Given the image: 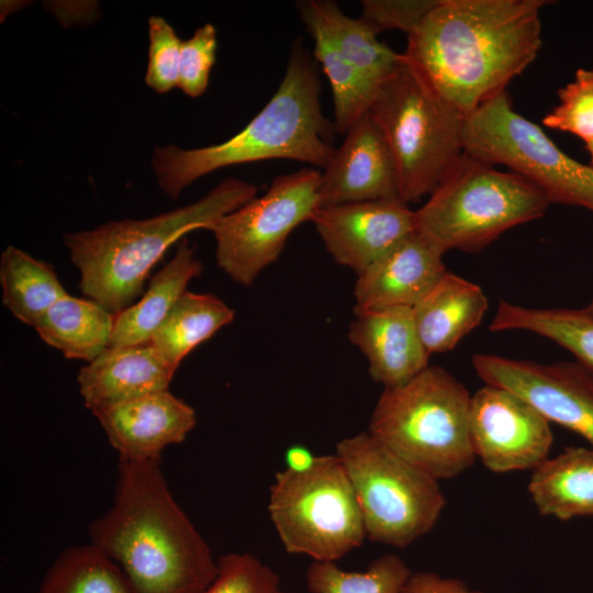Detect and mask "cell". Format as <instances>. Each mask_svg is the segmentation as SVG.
Listing matches in <instances>:
<instances>
[{"mask_svg":"<svg viewBox=\"0 0 593 593\" xmlns=\"http://www.w3.org/2000/svg\"><path fill=\"white\" fill-rule=\"evenodd\" d=\"M545 0H439L407 36L406 61L465 116L506 90L541 47Z\"/></svg>","mask_w":593,"mask_h":593,"instance_id":"cell-1","label":"cell"},{"mask_svg":"<svg viewBox=\"0 0 593 593\" xmlns=\"http://www.w3.org/2000/svg\"><path fill=\"white\" fill-rule=\"evenodd\" d=\"M160 463L119 457L113 505L89 526L90 542L137 593H202L217 561L172 496Z\"/></svg>","mask_w":593,"mask_h":593,"instance_id":"cell-2","label":"cell"},{"mask_svg":"<svg viewBox=\"0 0 593 593\" xmlns=\"http://www.w3.org/2000/svg\"><path fill=\"white\" fill-rule=\"evenodd\" d=\"M320 94L318 68L298 38L277 91L239 133L206 147H155L158 186L176 201L197 179L231 165L290 159L325 169L336 150V128L323 114Z\"/></svg>","mask_w":593,"mask_h":593,"instance_id":"cell-3","label":"cell"},{"mask_svg":"<svg viewBox=\"0 0 593 593\" xmlns=\"http://www.w3.org/2000/svg\"><path fill=\"white\" fill-rule=\"evenodd\" d=\"M257 187L226 178L198 201L144 220L108 222L67 233L64 244L80 272L81 292L113 315L133 304L166 250L191 231L211 227L257 194Z\"/></svg>","mask_w":593,"mask_h":593,"instance_id":"cell-4","label":"cell"},{"mask_svg":"<svg viewBox=\"0 0 593 593\" xmlns=\"http://www.w3.org/2000/svg\"><path fill=\"white\" fill-rule=\"evenodd\" d=\"M471 394L438 366H428L407 383L383 389L369 433L395 455L433 478L450 479L470 468Z\"/></svg>","mask_w":593,"mask_h":593,"instance_id":"cell-5","label":"cell"},{"mask_svg":"<svg viewBox=\"0 0 593 593\" xmlns=\"http://www.w3.org/2000/svg\"><path fill=\"white\" fill-rule=\"evenodd\" d=\"M550 201L534 183L468 153L415 213V228L444 253H477L505 231L541 217Z\"/></svg>","mask_w":593,"mask_h":593,"instance_id":"cell-6","label":"cell"},{"mask_svg":"<svg viewBox=\"0 0 593 593\" xmlns=\"http://www.w3.org/2000/svg\"><path fill=\"white\" fill-rule=\"evenodd\" d=\"M395 163L400 197L429 195L465 153L466 116L406 61L381 86L369 110Z\"/></svg>","mask_w":593,"mask_h":593,"instance_id":"cell-7","label":"cell"},{"mask_svg":"<svg viewBox=\"0 0 593 593\" xmlns=\"http://www.w3.org/2000/svg\"><path fill=\"white\" fill-rule=\"evenodd\" d=\"M335 455L355 490L369 540L404 548L435 526L446 505L437 479L369 432L342 439Z\"/></svg>","mask_w":593,"mask_h":593,"instance_id":"cell-8","label":"cell"},{"mask_svg":"<svg viewBox=\"0 0 593 593\" xmlns=\"http://www.w3.org/2000/svg\"><path fill=\"white\" fill-rule=\"evenodd\" d=\"M268 512L284 550L313 561L335 562L367 538L355 490L336 455L318 456L305 472H277Z\"/></svg>","mask_w":593,"mask_h":593,"instance_id":"cell-9","label":"cell"},{"mask_svg":"<svg viewBox=\"0 0 593 593\" xmlns=\"http://www.w3.org/2000/svg\"><path fill=\"white\" fill-rule=\"evenodd\" d=\"M462 143L466 153L504 165L537 186L550 203L593 213V167L568 156L540 126L517 113L506 90L466 116Z\"/></svg>","mask_w":593,"mask_h":593,"instance_id":"cell-10","label":"cell"},{"mask_svg":"<svg viewBox=\"0 0 593 593\" xmlns=\"http://www.w3.org/2000/svg\"><path fill=\"white\" fill-rule=\"evenodd\" d=\"M321 172L303 168L275 178L261 197L224 215L212 227L217 266L250 287L278 260L290 234L313 220L320 204Z\"/></svg>","mask_w":593,"mask_h":593,"instance_id":"cell-11","label":"cell"},{"mask_svg":"<svg viewBox=\"0 0 593 593\" xmlns=\"http://www.w3.org/2000/svg\"><path fill=\"white\" fill-rule=\"evenodd\" d=\"M472 367L485 384L518 394L549 423L577 433L593 448V377L580 363L475 354Z\"/></svg>","mask_w":593,"mask_h":593,"instance_id":"cell-12","label":"cell"},{"mask_svg":"<svg viewBox=\"0 0 593 593\" xmlns=\"http://www.w3.org/2000/svg\"><path fill=\"white\" fill-rule=\"evenodd\" d=\"M473 452L492 472L534 470L548 458L550 423L518 394L485 384L471 395Z\"/></svg>","mask_w":593,"mask_h":593,"instance_id":"cell-13","label":"cell"},{"mask_svg":"<svg viewBox=\"0 0 593 593\" xmlns=\"http://www.w3.org/2000/svg\"><path fill=\"white\" fill-rule=\"evenodd\" d=\"M312 222L333 259L356 275L416 231L415 213L401 200L321 206Z\"/></svg>","mask_w":593,"mask_h":593,"instance_id":"cell-14","label":"cell"},{"mask_svg":"<svg viewBox=\"0 0 593 593\" xmlns=\"http://www.w3.org/2000/svg\"><path fill=\"white\" fill-rule=\"evenodd\" d=\"M344 135L342 145L321 174V206L401 200L394 159L370 112Z\"/></svg>","mask_w":593,"mask_h":593,"instance_id":"cell-15","label":"cell"},{"mask_svg":"<svg viewBox=\"0 0 593 593\" xmlns=\"http://www.w3.org/2000/svg\"><path fill=\"white\" fill-rule=\"evenodd\" d=\"M119 457L158 459L197 424L194 409L169 390L149 393L93 414Z\"/></svg>","mask_w":593,"mask_h":593,"instance_id":"cell-16","label":"cell"},{"mask_svg":"<svg viewBox=\"0 0 593 593\" xmlns=\"http://www.w3.org/2000/svg\"><path fill=\"white\" fill-rule=\"evenodd\" d=\"M444 254L415 231L357 275L354 311L414 307L448 271Z\"/></svg>","mask_w":593,"mask_h":593,"instance_id":"cell-17","label":"cell"},{"mask_svg":"<svg viewBox=\"0 0 593 593\" xmlns=\"http://www.w3.org/2000/svg\"><path fill=\"white\" fill-rule=\"evenodd\" d=\"M348 339L368 359L371 379L384 389L407 383L429 366L412 307L355 311Z\"/></svg>","mask_w":593,"mask_h":593,"instance_id":"cell-18","label":"cell"},{"mask_svg":"<svg viewBox=\"0 0 593 593\" xmlns=\"http://www.w3.org/2000/svg\"><path fill=\"white\" fill-rule=\"evenodd\" d=\"M175 370L150 344L109 347L82 367L77 381L92 414L139 396L168 390Z\"/></svg>","mask_w":593,"mask_h":593,"instance_id":"cell-19","label":"cell"},{"mask_svg":"<svg viewBox=\"0 0 593 593\" xmlns=\"http://www.w3.org/2000/svg\"><path fill=\"white\" fill-rule=\"evenodd\" d=\"M488 306L480 286L447 271L412 307L426 351L433 355L454 349L482 322Z\"/></svg>","mask_w":593,"mask_h":593,"instance_id":"cell-20","label":"cell"},{"mask_svg":"<svg viewBox=\"0 0 593 593\" xmlns=\"http://www.w3.org/2000/svg\"><path fill=\"white\" fill-rule=\"evenodd\" d=\"M202 262L186 238L179 240L172 259L150 280L144 295L115 315L110 347L147 344L188 283L201 275Z\"/></svg>","mask_w":593,"mask_h":593,"instance_id":"cell-21","label":"cell"},{"mask_svg":"<svg viewBox=\"0 0 593 593\" xmlns=\"http://www.w3.org/2000/svg\"><path fill=\"white\" fill-rule=\"evenodd\" d=\"M528 492L539 514L567 521L593 515V448L568 447L533 470Z\"/></svg>","mask_w":593,"mask_h":593,"instance_id":"cell-22","label":"cell"},{"mask_svg":"<svg viewBox=\"0 0 593 593\" xmlns=\"http://www.w3.org/2000/svg\"><path fill=\"white\" fill-rule=\"evenodd\" d=\"M301 19L317 22L340 54L379 89L395 72L403 54L377 38V33L361 19L346 15L331 0L299 1Z\"/></svg>","mask_w":593,"mask_h":593,"instance_id":"cell-23","label":"cell"},{"mask_svg":"<svg viewBox=\"0 0 593 593\" xmlns=\"http://www.w3.org/2000/svg\"><path fill=\"white\" fill-rule=\"evenodd\" d=\"M114 322L115 315L96 301L67 294L46 312L35 329L66 358L89 363L110 347Z\"/></svg>","mask_w":593,"mask_h":593,"instance_id":"cell-24","label":"cell"},{"mask_svg":"<svg viewBox=\"0 0 593 593\" xmlns=\"http://www.w3.org/2000/svg\"><path fill=\"white\" fill-rule=\"evenodd\" d=\"M235 312L213 294L186 291L150 338L176 371L183 358L220 328L233 322Z\"/></svg>","mask_w":593,"mask_h":593,"instance_id":"cell-25","label":"cell"},{"mask_svg":"<svg viewBox=\"0 0 593 593\" xmlns=\"http://www.w3.org/2000/svg\"><path fill=\"white\" fill-rule=\"evenodd\" d=\"M489 328L546 337L569 350L593 377V317L583 309L527 307L501 300Z\"/></svg>","mask_w":593,"mask_h":593,"instance_id":"cell-26","label":"cell"},{"mask_svg":"<svg viewBox=\"0 0 593 593\" xmlns=\"http://www.w3.org/2000/svg\"><path fill=\"white\" fill-rule=\"evenodd\" d=\"M0 282L4 306L34 328L46 312L68 294L52 265L12 245L1 254Z\"/></svg>","mask_w":593,"mask_h":593,"instance_id":"cell-27","label":"cell"},{"mask_svg":"<svg viewBox=\"0 0 593 593\" xmlns=\"http://www.w3.org/2000/svg\"><path fill=\"white\" fill-rule=\"evenodd\" d=\"M37 593H137L120 566L93 544L69 546L47 569Z\"/></svg>","mask_w":593,"mask_h":593,"instance_id":"cell-28","label":"cell"},{"mask_svg":"<svg viewBox=\"0 0 593 593\" xmlns=\"http://www.w3.org/2000/svg\"><path fill=\"white\" fill-rule=\"evenodd\" d=\"M314 41V58L325 74L334 99L335 128L345 134L366 114L379 90L337 49L326 31L311 19H302Z\"/></svg>","mask_w":593,"mask_h":593,"instance_id":"cell-29","label":"cell"},{"mask_svg":"<svg viewBox=\"0 0 593 593\" xmlns=\"http://www.w3.org/2000/svg\"><path fill=\"white\" fill-rule=\"evenodd\" d=\"M412 572L396 555L373 560L366 571H345L333 561H313L305 574L311 593H401Z\"/></svg>","mask_w":593,"mask_h":593,"instance_id":"cell-30","label":"cell"},{"mask_svg":"<svg viewBox=\"0 0 593 593\" xmlns=\"http://www.w3.org/2000/svg\"><path fill=\"white\" fill-rule=\"evenodd\" d=\"M559 104L542 118L552 130L593 141V69L579 68L574 80L558 91Z\"/></svg>","mask_w":593,"mask_h":593,"instance_id":"cell-31","label":"cell"},{"mask_svg":"<svg viewBox=\"0 0 593 593\" xmlns=\"http://www.w3.org/2000/svg\"><path fill=\"white\" fill-rule=\"evenodd\" d=\"M202 593H284L278 574L257 557L230 552L217 559V573Z\"/></svg>","mask_w":593,"mask_h":593,"instance_id":"cell-32","label":"cell"},{"mask_svg":"<svg viewBox=\"0 0 593 593\" xmlns=\"http://www.w3.org/2000/svg\"><path fill=\"white\" fill-rule=\"evenodd\" d=\"M148 66L146 85L157 93H166L178 87L182 41L174 27L161 16L148 20Z\"/></svg>","mask_w":593,"mask_h":593,"instance_id":"cell-33","label":"cell"},{"mask_svg":"<svg viewBox=\"0 0 593 593\" xmlns=\"http://www.w3.org/2000/svg\"><path fill=\"white\" fill-rule=\"evenodd\" d=\"M216 48V30L211 23L197 29L191 37L182 41L178 88L184 94L198 98L205 92Z\"/></svg>","mask_w":593,"mask_h":593,"instance_id":"cell-34","label":"cell"},{"mask_svg":"<svg viewBox=\"0 0 593 593\" xmlns=\"http://www.w3.org/2000/svg\"><path fill=\"white\" fill-rule=\"evenodd\" d=\"M439 0H363L361 19L378 34L399 30L413 33Z\"/></svg>","mask_w":593,"mask_h":593,"instance_id":"cell-35","label":"cell"},{"mask_svg":"<svg viewBox=\"0 0 593 593\" xmlns=\"http://www.w3.org/2000/svg\"><path fill=\"white\" fill-rule=\"evenodd\" d=\"M401 593H484L470 590L456 578H443L434 572L418 571L410 575Z\"/></svg>","mask_w":593,"mask_h":593,"instance_id":"cell-36","label":"cell"},{"mask_svg":"<svg viewBox=\"0 0 593 593\" xmlns=\"http://www.w3.org/2000/svg\"><path fill=\"white\" fill-rule=\"evenodd\" d=\"M318 456L302 445H293L284 452L286 468L292 472H305L314 467Z\"/></svg>","mask_w":593,"mask_h":593,"instance_id":"cell-37","label":"cell"},{"mask_svg":"<svg viewBox=\"0 0 593 593\" xmlns=\"http://www.w3.org/2000/svg\"><path fill=\"white\" fill-rule=\"evenodd\" d=\"M585 148L589 152L590 157H591V164L590 165L593 167V141H591L589 143H585Z\"/></svg>","mask_w":593,"mask_h":593,"instance_id":"cell-38","label":"cell"},{"mask_svg":"<svg viewBox=\"0 0 593 593\" xmlns=\"http://www.w3.org/2000/svg\"><path fill=\"white\" fill-rule=\"evenodd\" d=\"M583 310L593 317V299Z\"/></svg>","mask_w":593,"mask_h":593,"instance_id":"cell-39","label":"cell"}]
</instances>
